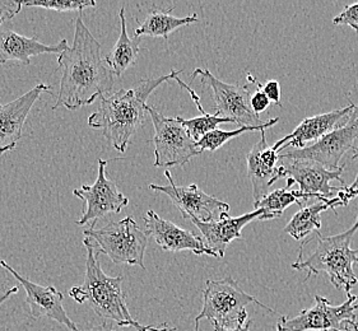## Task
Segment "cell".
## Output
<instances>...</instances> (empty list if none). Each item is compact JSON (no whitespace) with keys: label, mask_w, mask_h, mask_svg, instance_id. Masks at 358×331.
<instances>
[{"label":"cell","mask_w":358,"mask_h":331,"mask_svg":"<svg viewBox=\"0 0 358 331\" xmlns=\"http://www.w3.org/2000/svg\"><path fill=\"white\" fill-rule=\"evenodd\" d=\"M62 69L57 103L52 110L76 111L106 97L115 84L114 73L101 58V45L87 29L82 13L76 20L73 45L57 57Z\"/></svg>","instance_id":"cell-1"},{"label":"cell","mask_w":358,"mask_h":331,"mask_svg":"<svg viewBox=\"0 0 358 331\" xmlns=\"http://www.w3.org/2000/svg\"><path fill=\"white\" fill-rule=\"evenodd\" d=\"M181 71L172 69L170 74L144 80L130 89H120L102 97L100 108L88 117L92 129L101 130L103 137L116 151L124 153L130 139L144 122V106L153 91L167 80L179 77Z\"/></svg>","instance_id":"cell-2"},{"label":"cell","mask_w":358,"mask_h":331,"mask_svg":"<svg viewBox=\"0 0 358 331\" xmlns=\"http://www.w3.org/2000/svg\"><path fill=\"white\" fill-rule=\"evenodd\" d=\"M83 245L87 249L86 277L80 287H73L69 297L79 304L88 303L97 316L105 318L119 328H134L136 331H147L130 315L127 297L122 290V275L108 277L102 270L97 259L96 245L85 237Z\"/></svg>","instance_id":"cell-3"},{"label":"cell","mask_w":358,"mask_h":331,"mask_svg":"<svg viewBox=\"0 0 358 331\" xmlns=\"http://www.w3.org/2000/svg\"><path fill=\"white\" fill-rule=\"evenodd\" d=\"M358 230V216L351 228L333 236H322L320 232L316 235L315 251L306 259L299 260L292 264L294 270L306 272L308 278L320 273H327L329 281L337 289L351 293L357 286L358 279L353 270V264L358 263V249H351L352 240Z\"/></svg>","instance_id":"cell-4"},{"label":"cell","mask_w":358,"mask_h":331,"mask_svg":"<svg viewBox=\"0 0 358 331\" xmlns=\"http://www.w3.org/2000/svg\"><path fill=\"white\" fill-rule=\"evenodd\" d=\"M250 303H257L274 314L272 309L243 290L232 277L218 281L209 279L203 290V307L195 317V330H199V323L204 318L210 321L215 329H235L241 326L248 321L246 307Z\"/></svg>","instance_id":"cell-5"},{"label":"cell","mask_w":358,"mask_h":331,"mask_svg":"<svg viewBox=\"0 0 358 331\" xmlns=\"http://www.w3.org/2000/svg\"><path fill=\"white\" fill-rule=\"evenodd\" d=\"M86 238L97 244V253H105L115 264L144 267L148 235L139 228L133 216L111 222L101 228L85 230Z\"/></svg>","instance_id":"cell-6"},{"label":"cell","mask_w":358,"mask_h":331,"mask_svg":"<svg viewBox=\"0 0 358 331\" xmlns=\"http://www.w3.org/2000/svg\"><path fill=\"white\" fill-rule=\"evenodd\" d=\"M357 310L358 295H347L338 306L322 295H314L311 307L294 317L280 316L277 331H358Z\"/></svg>","instance_id":"cell-7"},{"label":"cell","mask_w":358,"mask_h":331,"mask_svg":"<svg viewBox=\"0 0 358 331\" xmlns=\"http://www.w3.org/2000/svg\"><path fill=\"white\" fill-rule=\"evenodd\" d=\"M144 111L151 116L155 137L152 143L155 145V167H173L184 166L190 159L201 154L189 135L187 129L181 125L178 117H166L156 108L150 105L144 106Z\"/></svg>","instance_id":"cell-8"},{"label":"cell","mask_w":358,"mask_h":331,"mask_svg":"<svg viewBox=\"0 0 358 331\" xmlns=\"http://www.w3.org/2000/svg\"><path fill=\"white\" fill-rule=\"evenodd\" d=\"M278 166L280 179L286 177V189H291L294 184H299V191L308 199L316 198L317 200L331 199L344 186L342 173L344 166L338 170L330 171L324 166L308 159H280Z\"/></svg>","instance_id":"cell-9"},{"label":"cell","mask_w":358,"mask_h":331,"mask_svg":"<svg viewBox=\"0 0 358 331\" xmlns=\"http://www.w3.org/2000/svg\"><path fill=\"white\" fill-rule=\"evenodd\" d=\"M358 142V108H355L343 126L328 133L308 147L280 153V159H308L334 171L348 151L356 149Z\"/></svg>","instance_id":"cell-10"},{"label":"cell","mask_w":358,"mask_h":331,"mask_svg":"<svg viewBox=\"0 0 358 331\" xmlns=\"http://www.w3.org/2000/svg\"><path fill=\"white\" fill-rule=\"evenodd\" d=\"M108 161L99 159V173L94 185H82L73 190V195L85 202L82 216L76 224L86 226L94 224L108 214H117L129 204V199L119 191L114 181L106 175Z\"/></svg>","instance_id":"cell-11"},{"label":"cell","mask_w":358,"mask_h":331,"mask_svg":"<svg viewBox=\"0 0 358 331\" xmlns=\"http://www.w3.org/2000/svg\"><path fill=\"white\" fill-rule=\"evenodd\" d=\"M192 78H201L203 84L212 89L215 103V116L226 117L238 128L262 126L263 122L258 115L252 112L250 108L251 94L248 87L234 86L215 78L208 69H195Z\"/></svg>","instance_id":"cell-12"},{"label":"cell","mask_w":358,"mask_h":331,"mask_svg":"<svg viewBox=\"0 0 358 331\" xmlns=\"http://www.w3.org/2000/svg\"><path fill=\"white\" fill-rule=\"evenodd\" d=\"M165 176L169 180V185L159 186L150 184V189L153 191L167 195L171 199L173 205L179 209L182 218L196 219L203 223H208L217 221L223 214L229 213V205L227 203L206 194L196 184H192L189 186H178L173 182L171 172L169 170H166Z\"/></svg>","instance_id":"cell-13"},{"label":"cell","mask_w":358,"mask_h":331,"mask_svg":"<svg viewBox=\"0 0 358 331\" xmlns=\"http://www.w3.org/2000/svg\"><path fill=\"white\" fill-rule=\"evenodd\" d=\"M0 267L12 274L15 281H20V284L26 290V302L29 306L31 316L34 318L48 317L59 324L64 325L65 328H68L71 331L79 330L78 326L73 323L64 310V295L62 292H57L52 286H40L23 278L21 274L17 273L4 260H0Z\"/></svg>","instance_id":"cell-14"},{"label":"cell","mask_w":358,"mask_h":331,"mask_svg":"<svg viewBox=\"0 0 358 331\" xmlns=\"http://www.w3.org/2000/svg\"><path fill=\"white\" fill-rule=\"evenodd\" d=\"M51 86L38 83L15 101L8 102L6 105L0 103V156L15 151L17 143L23 135V126L31 108L41 94H51Z\"/></svg>","instance_id":"cell-15"},{"label":"cell","mask_w":358,"mask_h":331,"mask_svg":"<svg viewBox=\"0 0 358 331\" xmlns=\"http://www.w3.org/2000/svg\"><path fill=\"white\" fill-rule=\"evenodd\" d=\"M143 221L148 237L153 238L165 251H192L195 255L215 256V253L204 245L201 237L161 218L155 210L150 209L145 213Z\"/></svg>","instance_id":"cell-16"},{"label":"cell","mask_w":358,"mask_h":331,"mask_svg":"<svg viewBox=\"0 0 358 331\" xmlns=\"http://www.w3.org/2000/svg\"><path fill=\"white\" fill-rule=\"evenodd\" d=\"M356 108L357 106L355 103H351L350 106L334 110L327 114L306 117L289 135L282 138L272 147L280 153L287 148L302 149L310 142L315 143L316 140L327 135L330 131L343 126L344 124L348 122L350 116Z\"/></svg>","instance_id":"cell-17"},{"label":"cell","mask_w":358,"mask_h":331,"mask_svg":"<svg viewBox=\"0 0 358 331\" xmlns=\"http://www.w3.org/2000/svg\"><path fill=\"white\" fill-rule=\"evenodd\" d=\"M278 162L280 152L268 145L265 130H262L258 143H255L251 151L246 154L248 175L252 186L254 205L268 194V190L275 181L280 180Z\"/></svg>","instance_id":"cell-18"},{"label":"cell","mask_w":358,"mask_h":331,"mask_svg":"<svg viewBox=\"0 0 358 331\" xmlns=\"http://www.w3.org/2000/svg\"><path fill=\"white\" fill-rule=\"evenodd\" d=\"M263 216V210L257 209L251 213L232 218L229 213L223 214L220 219L203 223L196 219H190L195 227L201 230V240L204 245L215 253V258H223L227 246L237 238L243 237V230L252 221H259Z\"/></svg>","instance_id":"cell-19"},{"label":"cell","mask_w":358,"mask_h":331,"mask_svg":"<svg viewBox=\"0 0 358 331\" xmlns=\"http://www.w3.org/2000/svg\"><path fill=\"white\" fill-rule=\"evenodd\" d=\"M358 191H352L350 187L343 186L337 196L327 199V200H317L315 204H311L308 207H302L285 228V232L288 233L291 237L297 241H301L303 238L308 237L311 233H317L322 228V213L327 210H333L337 213L336 209L338 207H345L348 203L357 198Z\"/></svg>","instance_id":"cell-20"},{"label":"cell","mask_w":358,"mask_h":331,"mask_svg":"<svg viewBox=\"0 0 358 331\" xmlns=\"http://www.w3.org/2000/svg\"><path fill=\"white\" fill-rule=\"evenodd\" d=\"M68 41L63 38L57 45L40 43L37 37L22 36L10 29H0V64L20 61L29 65L31 58L41 54H60L68 49Z\"/></svg>","instance_id":"cell-21"},{"label":"cell","mask_w":358,"mask_h":331,"mask_svg":"<svg viewBox=\"0 0 358 331\" xmlns=\"http://www.w3.org/2000/svg\"><path fill=\"white\" fill-rule=\"evenodd\" d=\"M119 21H120V36L115 43L114 49L105 58V63L115 77H122L124 73L129 69L130 66L136 64V59L139 57V43L141 38H131L127 31V17H125V8L119 10Z\"/></svg>","instance_id":"cell-22"},{"label":"cell","mask_w":358,"mask_h":331,"mask_svg":"<svg viewBox=\"0 0 358 331\" xmlns=\"http://www.w3.org/2000/svg\"><path fill=\"white\" fill-rule=\"evenodd\" d=\"M198 22V15H187L184 18L175 17L165 10H152L142 22V24L134 31V37L141 38L142 36L162 37L165 41L169 36L180 27L192 24Z\"/></svg>","instance_id":"cell-23"},{"label":"cell","mask_w":358,"mask_h":331,"mask_svg":"<svg viewBox=\"0 0 358 331\" xmlns=\"http://www.w3.org/2000/svg\"><path fill=\"white\" fill-rule=\"evenodd\" d=\"M308 196L302 195L299 190L289 191L288 189H278L272 193H268L264 198L254 205V210L262 209L263 216L259 221H269L274 218H280L288 207L297 204L302 208V202L308 200Z\"/></svg>","instance_id":"cell-24"},{"label":"cell","mask_w":358,"mask_h":331,"mask_svg":"<svg viewBox=\"0 0 358 331\" xmlns=\"http://www.w3.org/2000/svg\"><path fill=\"white\" fill-rule=\"evenodd\" d=\"M278 122H280V117H275V119L268 120L264 125L255 126V128L243 126V128H238V129L232 130V131H224V130L221 129L212 130L196 142V148L199 149L201 153L204 151L215 152L234 138L240 137V135H243L245 133H249V131H255V130L262 131V130L269 129Z\"/></svg>","instance_id":"cell-25"},{"label":"cell","mask_w":358,"mask_h":331,"mask_svg":"<svg viewBox=\"0 0 358 331\" xmlns=\"http://www.w3.org/2000/svg\"><path fill=\"white\" fill-rule=\"evenodd\" d=\"M178 120L187 129L194 142H198L207 133L217 129V126L221 124H232V120H229V119L220 117V116H215V114L210 115L208 112L206 115L198 116V117L189 119V120L182 119V117H178Z\"/></svg>","instance_id":"cell-26"},{"label":"cell","mask_w":358,"mask_h":331,"mask_svg":"<svg viewBox=\"0 0 358 331\" xmlns=\"http://www.w3.org/2000/svg\"><path fill=\"white\" fill-rule=\"evenodd\" d=\"M22 7H38L57 12L85 10L88 7H96L94 0H26L21 1Z\"/></svg>","instance_id":"cell-27"},{"label":"cell","mask_w":358,"mask_h":331,"mask_svg":"<svg viewBox=\"0 0 358 331\" xmlns=\"http://www.w3.org/2000/svg\"><path fill=\"white\" fill-rule=\"evenodd\" d=\"M334 24H344V26H350L351 29L358 32V3L351 4L344 7L343 10L333 18Z\"/></svg>","instance_id":"cell-28"},{"label":"cell","mask_w":358,"mask_h":331,"mask_svg":"<svg viewBox=\"0 0 358 331\" xmlns=\"http://www.w3.org/2000/svg\"><path fill=\"white\" fill-rule=\"evenodd\" d=\"M260 83H258V91H255L254 94L250 96V108L252 112L255 115H260L262 112H265L269 106H271V101L269 98L265 96L264 92L260 88Z\"/></svg>","instance_id":"cell-29"},{"label":"cell","mask_w":358,"mask_h":331,"mask_svg":"<svg viewBox=\"0 0 358 331\" xmlns=\"http://www.w3.org/2000/svg\"><path fill=\"white\" fill-rule=\"evenodd\" d=\"M21 8V1H0V24L18 15Z\"/></svg>","instance_id":"cell-30"},{"label":"cell","mask_w":358,"mask_h":331,"mask_svg":"<svg viewBox=\"0 0 358 331\" xmlns=\"http://www.w3.org/2000/svg\"><path fill=\"white\" fill-rule=\"evenodd\" d=\"M265 96L269 98L271 103L282 106L280 103V86L278 80H268L264 86H260Z\"/></svg>","instance_id":"cell-31"},{"label":"cell","mask_w":358,"mask_h":331,"mask_svg":"<svg viewBox=\"0 0 358 331\" xmlns=\"http://www.w3.org/2000/svg\"><path fill=\"white\" fill-rule=\"evenodd\" d=\"M78 331H119V326L110 323V321H103L102 324L94 325L88 328L86 330H78Z\"/></svg>","instance_id":"cell-32"},{"label":"cell","mask_w":358,"mask_h":331,"mask_svg":"<svg viewBox=\"0 0 358 331\" xmlns=\"http://www.w3.org/2000/svg\"><path fill=\"white\" fill-rule=\"evenodd\" d=\"M145 328H147V331H181L179 329H176V328H171V326H169L167 324L159 325V326H147L145 325Z\"/></svg>","instance_id":"cell-33"},{"label":"cell","mask_w":358,"mask_h":331,"mask_svg":"<svg viewBox=\"0 0 358 331\" xmlns=\"http://www.w3.org/2000/svg\"><path fill=\"white\" fill-rule=\"evenodd\" d=\"M252 326V320H248L244 325L237 326L235 329H215V331H251Z\"/></svg>","instance_id":"cell-34"},{"label":"cell","mask_w":358,"mask_h":331,"mask_svg":"<svg viewBox=\"0 0 358 331\" xmlns=\"http://www.w3.org/2000/svg\"><path fill=\"white\" fill-rule=\"evenodd\" d=\"M18 290H20V287L17 286V287H12L9 290H7L4 295H0V304L3 302H6V301L9 300L12 295H15V293H18Z\"/></svg>","instance_id":"cell-35"},{"label":"cell","mask_w":358,"mask_h":331,"mask_svg":"<svg viewBox=\"0 0 358 331\" xmlns=\"http://www.w3.org/2000/svg\"><path fill=\"white\" fill-rule=\"evenodd\" d=\"M355 154H353V157H352V159H358V148H356L355 149ZM358 187V173L357 176H356V179H355V181H353V184H352L351 186H350V190H352V191H355L356 189Z\"/></svg>","instance_id":"cell-36"},{"label":"cell","mask_w":358,"mask_h":331,"mask_svg":"<svg viewBox=\"0 0 358 331\" xmlns=\"http://www.w3.org/2000/svg\"><path fill=\"white\" fill-rule=\"evenodd\" d=\"M356 190H357V191H358V187H357V189H356ZM356 190H355V191H356Z\"/></svg>","instance_id":"cell-37"}]
</instances>
